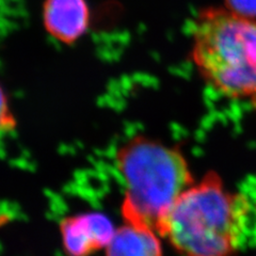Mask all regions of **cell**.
I'll return each instance as SVG.
<instances>
[{"label":"cell","instance_id":"7a4b0ae2","mask_svg":"<svg viewBox=\"0 0 256 256\" xmlns=\"http://www.w3.org/2000/svg\"><path fill=\"white\" fill-rule=\"evenodd\" d=\"M116 169L126 194L121 212L124 222L160 228L180 196L196 184L180 146L138 134L116 154Z\"/></svg>","mask_w":256,"mask_h":256},{"label":"cell","instance_id":"9c48e42d","mask_svg":"<svg viewBox=\"0 0 256 256\" xmlns=\"http://www.w3.org/2000/svg\"><path fill=\"white\" fill-rule=\"evenodd\" d=\"M251 102H252V105H253V107L255 108V110H256V95L254 96V98L251 100Z\"/></svg>","mask_w":256,"mask_h":256},{"label":"cell","instance_id":"6da1fadb","mask_svg":"<svg viewBox=\"0 0 256 256\" xmlns=\"http://www.w3.org/2000/svg\"><path fill=\"white\" fill-rule=\"evenodd\" d=\"M246 212V198L230 191L217 172L210 171L176 201L159 236L180 256H235Z\"/></svg>","mask_w":256,"mask_h":256},{"label":"cell","instance_id":"52a82bcc","mask_svg":"<svg viewBox=\"0 0 256 256\" xmlns=\"http://www.w3.org/2000/svg\"><path fill=\"white\" fill-rule=\"evenodd\" d=\"M18 121L13 114L9 98L0 86V136L10 134L16 130Z\"/></svg>","mask_w":256,"mask_h":256},{"label":"cell","instance_id":"5b68a950","mask_svg":"<svg viewBox=\"0 0 256 256\" xmlns=\"http://www.w3.org/2000/svg\"><path fill=\"white\" fill-rule=\"evenodd\" d=\"M89 8L86 0H45L44 26L52 38L72 44L82 38L89 26Z\"/></svg>","mask_w":256,"mask_h":256},{"label":"cell","instance_id":"ba28073f","mask_svg":"<svg viewBox=\"0 0 256 256\" xmlns=\"http://www.w3.org/2000/svg\"><path fill=\"white\" fill-rule=\"evenodd\" d=\"M226 6L237 13L256 18V0H226Z\"/></svg>","mask_w":256,"mask_h":256},{"label":"cell","instance_id":"277c9868","mask_svg":"<svg viewBox=\"0 0 256 256\" xmlns=\"http://www.w3.org/2000/svg\"><path fill=\"white\" fill-rule=\"evenodd\" d=\"M116 230L112 221L102 212L68 216L60 221L63 251L68 256H91L106 249Z\"/></svg>","mask_w":256,"mask_h":256},{"label":"cell","instance_id":"3957f363","mask_svg":"<svg viewBox=\"0 0 256 256\" xmlns=\"http://www.w3.org/2000/svg\"><path fill=\"white\" fill-rule=\"evenodd\" d=\"M191 59L205 82L228 98L256 95V18L205 8L192 31Z\"/></svg>","mask_w":256,"mask_h":256},{"label":"cell","instance_id":"8992f818","mask_svg":"<svg viewBox=\"0 0 256 256\" xmlns=\"http://www.w3.org/2000/svg\"><path fill=\"white\" fill-rule=\"evenodd\" d=\"M106 256H164L160 236L148 226L124 222L116 230Z\"/></svg>","mask_w":256,"mask_h":256}]
</instances>
